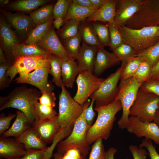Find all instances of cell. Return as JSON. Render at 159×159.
<instances>
[{"mask_svg": "<svg viewBox=\"0 0 159 159\" xmlns=\"http://www.w3.org/2000/svg\"><path fill=\"white\" fill-rule=\"evenodd\" d=\"M142 84L138 82L132 77L125 80H120L119 92L115 99L120 100L122 105V115L117 122L119 127L122 130L126 128L130 110Z\"/></svg>", "mask_w": 159, "mask_h": 159, "instance_id": "8", "label": "cell"}, {"mask_svg": "<svg viewBox=\"0 0 159 159\" xmlns=\"http://www.w3.org/2000/svg\"><path fill=\"white\" fill-rule=\"evenodd\" d=\"M140 88L148 92L153 93L159 97V81L149 80L143 83Z\"/></svg>", "mask_w": 159, "mask_h": 159, "instance_id": "46", "label": "cell"}, {"mask_svg": "<svg viewBox=\"0 0 159 159\" xmlns=\"http://www.w3.org/2000/svg\"><path fill=\"white\" fill-rule=\"evenodd\" d=\"M107 25L110 33V47L113 51L123 42L120 32L115 23H107Z\"/></svg>", "mask_w": 159, "mask_h": 159, "instance_id": "41", "label": "cell"}, {"mask_svg": "<svg viewBox=\"0 0 159 159\" xmlns=\"http://www.w3.org/2000/svg\"><path fill=\"white\" fill-rule=\"evenodd\" d=\"M133 29L159 26V0H143L139 10L126 23Z\"/></svg>", "mask_w": 159, "mask_h": 159, "instance_id": "7", "label": "cell"}, {"mask_svg": "<svg viewBox=\"0 0 159 159\" xmlns=\"http://www.w3.org/2000/svg\"><path fill=\"white\" fill-rule=\"evenodd\" d=\"M50 1L48 0H17L3 6L5 10L21 12H29L35 10L39 7Z\"/></svg>", "mask_w": 159, "mask_h": 159, "instance_id": "27", "label": "cell"}, {"mask_svg": "<svg viewBox=\"0 0 159 159\" xmlns=\"http://www.w3.org/2000/svg\"><path fill=\"white\" fill-rule=\"evenodd\" d=\"M0 47L9 61L13 63L12 48L15 44L20 43L19 39L2 15L0 17Z\"/></svg>", "mask_w": 159, "mask_h": 159, "instance_id": "16", "label": "cell"}, {"mask_svg": "<svg viewBox=\"0 0 159 159\" xmlns=\"http://www.w3.org/2000/svg\"><path fill=\"white\" fill-rule=\"evenodd\" d=\"M16 114L9 113L6 116L4 113L0 115V134L2 135L9 127L12 120L16 116Z\"/></svg>", "mask_w": 159, "mask_h": 159, "instance_id": "48", "label": "cell"}, {"mask_svg": "<svg viewBox=\"0 0 159 159\" xmlns=\"http://www.w3.org/2000/svg\"><path fill=\"white\" fill-rule=\"evenodd\" d=\"M155 36L157 37H159V30L156 33Z\"/></svg>", "mask_w": 159, "mask_h": 159, "instance_id": "63", "label": "cell"}, {"mask_svg": "<svg viewBox=\"0 0 159 159\" xmlns=\"http://www.w3.org/2000/svg\"><path fill=\"white\" fill-rule=\"evenodd\" d=\"M159 107V97L140 88L130 110V115L136 117L143 122H153Z\"/></svg>", "mask_w": 159, "mask_h": 159, "instance_id": "6", "label": "cell"}, {"mask_svg": "<svg viewBox=\"0 0 159 159\" xmlns=\"http://www.w3.org/2000/svg\"><path fill=\"white\" fill-rule=\"evenodd\" d=\"M143 0H117L114 18L118 27L126 22L139 10Z\"/></svg>", "mask_w": 159, "mask_h": 159, "instance_id": "15", "label": "cell"}, {"mask_svg": "<svg viewBox=\"0 0 159 159\" xmlns=\"http://www.w3.org/2000/svg\"><path fill=\"white\" fill-rule=\"evenodd\" d=\"M95 102L94 99H91L90 104L87 108L85 111V118L86 121L87 125L89 127L92 125L95 115V112L93 110V105Z\"/></svg>", "mask_w": 159, "mask_h": 159, "instance_id": "51", "label": "cell"}, {"mask_svg": "<svg viewBox=\"0 0 159 159\" xmlns=\"http://www.w3.org/2000/svg\"><path fill=\"white\" fill-rule=\"evenodd\" d=\"M113 53L124 65L130 58L135 57L137 52L130 46L123 43L113 51Z\"/></svg>", "mask_w": 159, "mask_h": 159, "instance_id": "40", "label": "cell"}, {"mask_svg": "<svg viewBox=\"0 0 159 159\" xmlns=\"http://www.w3.org/2000/svg\"><path fill=\"white\" fill-rule=\"evenodd\" d=\"M34 106L37 122L52 119L58 115L53 108L42 105L38 100L35 102Z\"/></svg>", "mask_w": 159, "mask_h": 159, "instance_id": "36", "label": "cell"}, {"mask_svg": "<svg viewBox=\"0 0 159 159\" xmlns=\"http://www.w3.org/2000/svg\"><path fill=\"white\" fill-rule=\"evenodd\" d=\"M101 47H110L109 31L107 25L97 22L92 24Z\"/></svg>", "mask_w": 159, "mask_h": 159, "instance_id": "37", "label": "cell"}, {"mask_svg": "<svg viewBox=\"0 0 159 159\" xmlns=\"http://www.w3.org/2000/svg\"><path fill=\"white\" fill-rule=\"evenodd\" d=\"M52 54L34 57L16 58L13 64L17 68L19 76L15 81L17 83H24L28 74L32 71L50 65L49 57Z\"/></svg>", "mask_w": 159, "mask_h": 159, "instance_id": "11", "label": "cell"}, {"mask_svg": "<svg viewBox=\"0 0 159 159\" xmlns=\"http://www.w3.org/2000/svg\"><path fill=\"white\" fill-rule=\"evenodd\" d=\"M152 67L149 63L143 60L132 77L138 82L142 84L150 79Z\"/></svg>", "mask_w": 159, "mask_h": 159, "instance_id": "39", "label": "cell"}, {"mask_svg": "<svg viewBox=\"0 0 159 159\" xmlns=\"http://www.w3.org/2000/svg\"><path fill=\"white\" fill-rule=\"evenodd\" d=\"M59 95L58 120L60 127L57 136L63 139L72 132L74 123L82 112L83 105H81L72 98L65 87L62 85Z\"/></svg>", "mask_w": 159, "mask_h": 159, "instance_id": "3", "label": "cell"}, {"mask_svg": "<svg viewBox=\"0 0 159 159\" xmlns=\"http://www.w3.org/2000/svg\"><path fill=\"white\" fill-rule=\"evenodd\" d=\"M117 1V0H107L102 7L85 19L86 22L98 21L107 23L115 22Z\"/></svg>", "mask_w": 159, "mask_h": 159, "instance_id": "22", "label": "cell"}, {"mask_svg": "<svg viewBox=\"0 0 159 159\" xmlns=\"http://www.w3.org/2000/svg\"><path fill=\"white\" fill-rule=\"evenodd\" d=\"M96 11L78 5L73 3L72 0L67 14L64 19L63 25L70 19H74L80 22L84 21Z\"/></svg>", "mask_w": 159, "mask_h": 159, "instance_id": "28", "label": "cell"}, {"mask_svg": "<svg viewBox=\"0 0 159 159\" xmlns=\"http://www.w3.org/2000/svg\"><path fill=\"white\" fill-rule=\"evenodd\" d=\"M8 0H0V4L1 6H4L8 4L9 3Z\"/></svg>", "mask_w": 159, "mask_h": 159, "instance_id": "62", "label": "cell"}, {"mask_svg": "<svg viewBox=\"0 0 159 159\" xmlns=\"http://www.w3.org/2000/svg\"><path fill=\"white\" fill-rule=\"evenodd\" d=\"M0 11L8 24L16 31L21 41H24L37 26L30 16L22 13H13L1 8Z\"/></svg>", "mask_w": 159, "mask_h": 159, "instance_id": "12", "label": "cell"}, {"mask_svg": "<svg viewBox=\"0 0 159 159\" xmlns=\"http://www.w3.org/2000/svg\"><path fill=\"white\" fill-rule=\"evenodd\" d=\"M136 56L142 58L153 67L159 59V40L153 45L137 54Z\"/></svg>", "mask_w": 159, "mask_h": 159, "instance_id": "38", "label": "cell"}, {"mask_svg": "<svg viewBox=\"0 0 159 159\" xmlns=\"http://www.w3.org/2000/svg\"><path fill=\"white\" fill-rule=\"evenodd\" d=\"M81 159H86V157L82 156V158Z\"/></svg>", "mask_w": 159, "mask_h": 159, "instance_id": "64", "label": "cell"}, {"mask_svg": "<svg viewBox=\"0 0 159 159\" xmlns=\"http://www.w3.org/2000/svg\"><path fill=\"white\" fill-rule=\"evenodd\" d=\"M24 145L15 139L1 136L0 157L4 159H19L26 153Z\"/></svg>", "mask_w": 159, "mask_h": 159, "instance_id": "20", "label": "cell"}, {"mask_svg": "<svg viewBox=\"0 0 159 159\" xmlns=\"http://www.w3.org/2000/svg\"><path fill=\"white\" fill-rule=\"evenodd\" d=\"M143 60L142 58L137 56L129 59L126 64L123 65L120 80H125L132 77Z\"/></svg>", "mask_w": 159, "mask_h": 159, "instance_id": "35", "label": "cell"}, {"mask_svg": "<svg viewBox=\"0 0 159 159\" xmlns=\"http://www.w3.org/2000/svg\"><path fill=\"white\" fill-rule=\"evenodd\" d=\"M117 27L123 42L131 47L137 54L153 45L159 40V37L155 36L159 30V26L138 29L130 28L125 25Z\"/></svg>", "mask_w": 159, "mask_h": 159, "instance_id": "5", "label": "cell"}, {"mask_svg": "<svg viewBox=\"0 0 159 159\" xmlns=\"http://www.w3.org/2000/svg\"><path fill=\"white\" fill-rule=\"evenodd\" d=\"M91 102L88 100L83 105L82 112L75 121L72 132L57 144V152L63 155L69 149L74 148L79 150L82 156L86 157L87 155L90 148L86 140V135L90 127L86 123L85 113Z\"/></svg>", "mask_w": 159, "mask_h": 159, "instance_id": "4", "label": "cell"}, {"mask_svg": "<svg viewBox=\"0 0 159 159\" xmlns=\"http://www.w3.org/2000/svg\"><path fill=\"white\" fill-rule=\"evenodd\" d=\"M120 61L113 52H110L103 47L98 48L93 74L98 77L105 70L118 64Z\"/></svg>", "mask_w": 159, "mask_h": 159, "instance_id": "21", "label": "cell"}, {"mask_svg": "<svg viewBox=\"0 0 159 159\" xmlns=\"http://www.w3.org/2000/svg\"><path fill=\"white\" fill-rule=\"evenodd\" d=\"M35 44L63 60L70 59L52 24L45 36Z\"/></svg>", "mask_w": 159, "mask_h": 159, "instance_id": "14", "label": "cell"}, {"mask_svg": "<svg viewBox=\"0 0 159 159\" xmlns=\"http://www.w3.org/2000/svg\"><path fill=\"white\" fill-rule=\"evenodd\" d=\"M103 139H97L92 146L88 159H105L106 151L102 142Z\"/></svg>", "mask_w": 159, "mask_h": 159, "instance_id": "43", "label": "cell"}, {"mask_svg": "<svg viewBox=\"0 0 159 159\" xmlns=\"http://www.w3.org/2000/svg\"><path fill=\"white\" fill-rule=\"evenodd\" d=\"M72 0H58L54 5L53 9V17H65Z\"/></svg>", "mask_w": 159, "mask_h": 159, "instance_id": "42", "label": "cell"}, {"mask_svg": "<svg viewBox=\"0 0 159 159\" xmlns=\"http://www.w3.org/2000/svg\"><path fill=\"white\" fill-rule=\"evenodd\" d=\"M82 40L81 28L77 35L62 41V44L70 59L76 60L78 59Z\"/></svg>", "mask_w": 159, "mask_h": 159, "instance_id": "30", "label": "cell"}, {"mask_svg": "<svg viewBox=\"0 0 159 159\" xmlns=\"http://www.w3.org/2000/svg\"><path fill=\"white\" fill-rule=\"evenodd\" d=\"M49 53L50 52L41 48L36 44H26L22 43L14 44L11 51L14 61L17 57H34Z\"/></svg>", "mask_w": 159, "mask_h": 159, "instance_id": "26", "label": "cell"}, {"mask_svg": "<svg viewBox=\"0 0 159 159\" xmlns=\"http://www.w3.org/2000/svg\"><path fill=\"white\" fill-rule=\"evenodd\" d=\"M42 93L41 95L38 99L39 102L42 105L53 108L55 106L56 100L54 93L53 92H44Z\"/></svg>", "mask_w": 159, "mask_h": 159, "instance_id": "45", "label": "cell"}, {"mask_svg": "<svg viewBox=\"0 0 159 159\" xmlns=\"http://www.w3.org/2000/svg\"><path fill=\"white\" fill-rule=\"evenodd\" d=\"M47 148L42 150L31 149L26 150V153L19 159H43Z\"/></svg>", "mask_w": 159, "mask_h": 159, "instance_id": "49", "label": "cell"}, {"mask_svg": "<svg viewBox=\"0 0 159 159\" xmlns=\"http://www.w3.org/2000/svg\"><path fill=\"white\" fill-rule=\"evenodd\" d=\"M153 121L157 124L159 127V107L156 112Z\"/></svg>", "mask_w": 159, "mask_h": 159, "instance_id": "60", "label": "cell"}, {"mask_svg": "<svg viewBox=\"0 0 159 159\" xmlns=\"http://www.w3.org/2000/svg\"><path fill=\"white\" fill-rule=\"evenodd\" d=\"M117 151L116 148L113 147L110 148L106 151L105 159H114V155Z\"/></svg>", "mask_w": 159, "mask_h": 159, "instance_id": "57", "label": "cell"}, {"mask_svg": "<svg viewBox=\"0 0 159 159\" xmlns=\"http://www.w3.org/2000/svg\"><path fill=\"white\" fill-rule=\"evenodd\" d=\"M150 79L159 81V59L155 65L152 67Z\"/></svg>", "mask_w": 159, "mask_h": 159, "instance_id": "54", "label": "cell"}, {"mask_svg": "<svg viewBox=\"0 0 159 159\" xmlns=\"http://www.w3.org/2000/svg\"><path fill=\"white\" fill-rule=\"evenodd\" d=\"M126 128L128 132L138 137H145L159 145V127L154 121L143 122L130 115Z\"/></svg>", "mask_w": 159, "mask_h": 159, "instance_id": "13", "label": "cell"}, {"mask_svg": "<svg viewBox=\"0 0 159 159\" xmlns=\"http://www.w3.org/2000/svg\"><path fill=\"white\" fill-rule=\"evenodd\" d=\"M16 114L15 120L11 126L1 136L5 138L14 137L16 138L31 127L32 125L29 119L24 112L18 110Z\"/></svg>", "mask_w": 159, "mask_h": 159, "instance_id": "23", "label": "cell"}, {"mask_svg": "<svg viewBox=\"0 0 159 159\" xmlns=\"http://www.w3.org/2000/svg\"><path fill=\"white\" fill-rule=\"evenodd\" d=\"M152 140L145 138V139L142 140L139 147L146 148L148 152L149 155L151 159H159V154L153 145Z\"/></svg>", "mask_w": 159, "mask_h": 159, "instance_id": "47", "label": "cell"}, {"mask_svg": "<svg viewBox=\"0 0 159 159\" xmlns=\"http://www.w3.org/2000/svg\"><path fill=\"white\" fill-rule=\"evenodd\" d=\"M8 60L2 49L0 47V64L4 63Z\"/></svg>", "mask_w": 159, "mask_h": 159, "instance_id": "59", "label": "cell"}, {"mask_svg": "<svg viewBox=\"0 0 159 159\" xmlns=\"http://www.w3.org/2000/svg\"><path fill=\"white\" fill-rule=\"evenodd\" d=\"M128 148L133 159H147V155H149L145 149L135 145H130Z\"/></svg>", "mask_w": 159, "mask_h": 159, "instance_id": "50", "label": "cell"}, {"mask_svg": "<svg viewBox=\"0 0 159 159\" xmlns=\"http://www.w3.org/2000/svg\"><path fill=\"white\" fill-rule=\"evenodd\" d=\"M32 127L42 140L46 144L53 142L60 129L57 116L52 119L38 121Z\"/></svg>", "mask_w": 159, "mask_h": 159, "instance_id": "17", "label": "cell"}, {"mask_svg": "<svg viewBox=\"0 0 159 159\" xmlns=\"http://www.w3.org/2000/svg\"><path fill=\"white\" fill-rule=\"evenodd\" d=\"M94 109L97 112V118L93 125L89 128L86 135V140L89 145L98 138L105 140L109 138L116 115L122 109V106L120 101L115 99L110 104Z\"/></svg>", "mask_w": 159, "mask_h": 159, "instance_id": "2", "label": "cell"}, {"mask_svg": "<svg viewBox=\"0 0 159 159\" xmlns=\"http://www.w3.org/2000/svg\"><path fill=\"white\" fill-rule=\"evenodd\" d=\"M98 48L89 45L82 41L76 61L79 73L88 72L93 73Z\"/></svg>", "mask_w": 159, "mask_h": 159, "instance_id": "18", "label": "cell"}, {"mask_svg": "<svg viewBox=\"0 0 159 159\" xmlns=\"http://www.w3.org/2000/svg\"><path fill=\"white\" fill-rule=\"evenodd\" d=\"M105 79L98 78L89 72L80 73L76 80L77 89L73 97L74 99L80 105H83L91 94L99 87Z\"/></svg>", "mask_w": 159, "mask_h": 159, "instance_id": "10", "label": "cell"}, {"mask_svg": "<svg viewBox=\"0 0 159 159\" xmlns=\"http://www.w3.org/2000/svg\"><path fill=\"white\" fill-rule=\"evenodd\" d=\"M81 29L82 41L90 46L101 47L92 24L85 22L81 25Z\"/></svg>", "mask_w": 159, "mask_h": 159, "instance_id": "34", "label": "cell"}, {"mask_svg": "<svg viewBox=\"0 0 159 159\" xmlns=\"http://www.w3.org/2000/svg\"><path fill=\"white\" fill-rule=\"evenodd\" d=\"M54 19L52 18L44 24L37 25L22 43L36 44L45 36L52 24Z\"/></svg>", "mask_w": 159, "mask_h": 159, "instance_id": "31", "label": "cell"}, {"mask_svg": "<svg viewBox=\"0 0 159 159\" xmlns=\"http://www.w3.org/2000/svg\"><path fill=\"white\" fill-rule=\"evenodd\" d=\"M13 64L9 61L0 65V90H2L9 87L12 81L7 74L8 68Z\"/></svg>", "mask_w": 159, "mask_h": 159, "instance_id": "44", "label": "cell"}, {"mask_svg": "<svg viewBox=\"0 0 159 159\" xmlns=\"http://www.w3.org/2000/svg\"><path fill=\"white\" fill-rule=\"evenodd\" d=\"M64 19L62 17H58L54 19L52 24L54 28L58 30H59L61 27L63 25Z\"/></svg>", "mask_w": 159, "mask_h": 159, "instance_id": "56", "label": "cell"}, {"mask_svg": "<svg viewBox=\"0 0 159 159\" xmlns=\"http://www.w3.org/2000/svg\"><path fill=\"white\" fill-rule=\"evenodd\" d=\"M54 6L51 4H45L33 11L29 16L37 26L44 24L53 18Z\"/></svg>", "mask_w": 159, "mask_h": 159, "instance_id": "29", "label": "cell"}, {"mask_svg": "<svg viewBox=\"0 0 159 159\" xmlns=\"http://www.w3.org/2000/svg\"><path fill=\"white\" fill-rule=\"evenodd\" d=\"M72 2L83 7L96 10H97L90 0H73Z\"/></svg>", "mask_w": 159, "mask_h": 159, "instance_id": "53", "label": "cell"}, {"mask_svg": "<svg viewBox=\"0 0 159 159\" xmlns=\"http://www.w3.org/2000/svg\"><path fill=\"white\" fill-rule=\"evenodd\" d=\"M50 65L35 70L29 73L24 83L33 85L40 91L48 92H53L54 86L48 80Z\"/></svg>", "mask_w": 159, "mask_h": 159, "instance_id": "19", "label": "cell"}, {"mask_svg": "<svg viewBox=\"0 0 159 159\" xmlns=\"http://www.w3.org/2000/svg\"><path fill=\"white\" fill-rule=\"evenodd\" d=\"M80 22L73 19L67 21L57 33L59 39L63 41L77 35L81 28Z\"/></svg>", "mask_w": 159, "mask_h": 159, "instance_id": "32", "label": "cell"}, {"mask_svg": "<svg viewBox=\"0 0 159 159\" xmlns=\"http://www.w3.org/2000/svg\"><path fill=\"white\" fill-rule=\"evenodd\" d=\"M24 145L26 150L31 149L43 150L47 147L31 127L15 139Z\"/></svg>", "mask_w": 159, "mask_h": 159, "instance_id": "24", "label": "cell"}, {"mask_svg": "<svg viewBox=\"0 0 159 159\" xmlns=\"http://www.w3.org/2000/svg\"><path fill=\"white\" fill-rule=\"evenodd\" d=\"M62 61L61 58L53 54L49 57L50 67L49 73L52 76V81L57 87H61L62 85L61 77Z\"/></svg>", "mask_w": 159, "mask_h": 159, "instance_id": "33", "label": "cell"}, {"mask_svg": "<svg viewBox=\"0 0 159 159\" xmlns=\"http://www.w3.org/2000/svg\"><path fill=\"white\" fill-rule=\"evenodd\" d=\"M63 155L57 152L54 155V158L53 159H62Z\"/></svg>", "mask_w": 159, "mask_h": 159, "instance_id": "61", "label": "cell"}, {"mask_svg": "<svg viewBox=\"0 0 159 159\" xmlns=\"http://www.w3.org/2000/svg\"><path fill=\"white\" fill-rule=\"evenodd\" d=\"M18 73H19L18 69L13 64L9 66L7 69V75L10 78L12 81Z\"/></svg>", "mask_w": 159, "mask_h": 159, "instance_id": "55", "label": "cell"}, {"mask_svg": "<svg viewBox=\"0 0 159 159\" xmlns=\"http://www.w3.org/2000/svg\"><path fill=\"white\" fill-rule=\"evenodd\" d=\"M79 73L77 63L75 59H63L61 77L63 86L68 88H72L75 78Z\"/></svg>", "mask_w": 159, "mask_h": 159, "instance_id": "25", "label": "cell"}, {"mask_svg": "<svg viewBox=\"0 0 159 159\" xmlns=\"http://www.w3.org/2000/svg\"><path fill=\"white\" fill-rule=\"evenodd\" d=\"M123 67L121 65L115 72L105 79L99 87L90 95L91 99H95V108L107 105L115 99L119 92L117 84L120 79Z\"/></svg>", "mask_w": 159, "mask_h": 159, "instance_id": "9", "label": "cell"}, {"mask_svg": "<svg viewBox=\"0 0 159 159\" xmlns=\"http://www.w3.org/2000/svg\"><path fill=\"white\" fill-rule=\"evenodd\" d=\"M82 157L79 150L74 148L67 150L63 154L62 159H81Z\"/></svg>", "mask_w": 159, "mask_h": 159, "instance_id": "52", "label": "cell"}, {"mask_svg": "<svg viewBox=\"0 0 159 159\" xmlns=\"http://www.w3.org/2000/svg\"><path fill=\"white\" fill-rule=\"evenodd\" d=\"M42 94L40 91L26 85L16 87L7 96H0V111L8 108L17 109L26 115L33 127L37 121L34 102Z\"/></svg>", "mask_w": 159, "mask_h": 159, "instance_id": "1", "label": "cell"}, {"mask_svg": "<svg viewBox=\"0 0 159 159\" xmlns=\"http://www.w3.org/2000/svg\"><path fill=\"white\" fill-rule=\"evenodd\" d=\"M94 5L98 9L102 7L107 0H90Z\"/></svg>", "mask_w": 159, "mask_h": 159, "instance_id": "58", "label": "cell"}]
</instances>
